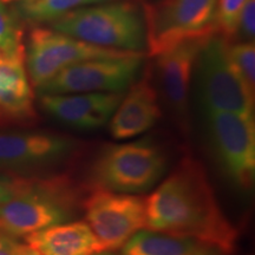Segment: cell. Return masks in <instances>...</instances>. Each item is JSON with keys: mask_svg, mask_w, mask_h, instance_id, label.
<instances>
[{"mask_svg": "<svg viewBox=\"0 0 255 255\" xmlns=\"http://www.w3.org/2000/svg\"><path fill=\"white\" fill-rule=\"evenodd\" d=\"M149 231L196 239L231 255L239 232L216 199L203 164L181 158L165 180L145 197Z\"/></svg>", "mask_w": 255, "mask_h": 255, "instance_id": "6da1fadb", "label": "cell"}, {"mask_svg": "<svg viewBox=\"0 0 255 255\" xmlns=\"http://www.w3.org/2000/svg\"><path fill=\"white\" fill-rule=\"evenodd\" d=\"M88 191L66 175L9 178L7 195L0 200V233L25 238L50 226L72 221L82 212Z\"/></svg>", "mask_w": 255, "mask_h": 255, "instance_id": "7a4b0ae2", "label": "cell"}, {"mask_svg": "<svg viewBox=\"0 0 255 255\" xmlns=\"http://www.w3.org/2000/svg\"><path fill=\"white\" fill-rule=\"evenodd\" d=\"M46 26L107 49L143 52L146 45L144 17L136 0L83 6Z\"/></svg>", "mask_w": 255, "mask_h": 255, "instance_id": "3957f363", "label": "cell"}, {"mask_svg": "<svg viewBox=\"0 0 255 255\" xmlns=\"http://www.w3.org/2000/svg\"><path fill=\"white\" fill-rule=\"evenodd\" d=\"M167 163L165 151L149 139L107 145L92 161L85 187L126 194L144 193L163 177Z\"/></svg>", "mask_w": 255, "mask_h": 255, "instance_id": "277c9868", "label": "cell"}, {"mask_svg": "<svg viewBox=\"0 0 255 255\" xmlns=\"http://www.w3.org/2000/svg\"><path fill=\"white\" fill-rule=\"evenodd\" d=\"M142 7L149 57L184 40L218 33L216 0H154L142 2Z\"/></svg>", "mask_w": 255, "mask_h": 255, "instance_id": "5b68a950", "label": "cell"}, {"mask_svg": "<svg viewBox=\"0 0 255 255\" xmlns=\"http://www.w3.org/2000/svg\"><path fill=\"white\" fill-rule=\"evenodd\" d=\"M228 43L210 34L196 59L200 98L206 111H229L254 117L255 95L248 90L228 55Z\"/></svg>", "mask_w": 255, "mask_h": 255, "instance_id": "8992f818", "label": "cell"}, {"mask_svg": "<svg viewBox=\"0 0 255 255\" xmlns=\"http://www.w3.org/2000/svg\"><path fill=\"white\" fill-rule=\"evenodd\" d=\"M131 51L107 49L60 33L49 26H32L25 44V66L33 88H39L63 69L90 59L122 58Z\"/></svg>", "mask_w": 255, "mask_h": 255, "instance_id": "52a82bcc", "label": "cell"}, {"mask_svg": "<svg viewBox=\"0 0 255 255\" xmlns=\"http://www.w3.org/2000/svg\"><path fill=\"white\" fill-rule=\"evenodd\" d=\"M82 212L103 252L121 250L146 228L145 197L139 195L92 188L83 200Z\"/></svg>", "mask_w": 255, "mask_h": 255, "instance_id": "ba28073f", "label": "cell"}, {"mask_svg": "<svg viewBox=\"0 0 255 255\" xmlns=\"http://www.w3.org/2000/svg\"><path fill=\"white\" fill-rule=\"evenodd\" d=\"M213 152L229 180L242 190L252 189L255 177L253 116L229 111H206Z\"/></svg>", "mask_w": 255, "mask_h": 255, "instance_id": "9c48e42d", "label": "cell"}, {"mask_svg": "<svg viewBox=\"0 0 255 255\" xmlns=\"http://www.w3.org/2000/svg\"><path fill=\"white\" fill-rule=\"evenodd\" d=\"M144 52L122 58L90 59L63 69L39 88L40 95L126 92L136 81Z\"/></svg>", "mask_w": 255, "mask_h": 255, "instance_id": "30bf717a", "label": "cell"}, {"mask_svg": "<svg viewBox=\"0 0 255 255\" xmlns=\"http://www.w3.org/2000/svg\"><path fill=\"white\" fill-rule=\"evenodd\" d=\"M81 142L51 132H0V169L25 173L71 163Z\"/></svg>", "mask_w": 255, "mask_h": 255, "instance_id": "8fae6325", "label": "cell"}, {"mask_svg": "<svg viewBox=\"0 0 255 255\" xmlns=\"http://www.w3.org/2000/svg\"><path fill=\"white\" fill-rule=\"evenodd\" d=\"M207 37L184 40L176 46L152 57L155 58L154 66H150L152 78L157 81L162 97L183 132H188L190 128V83L197 55Z\"/></svg>", "mask_w": 255, "mask_h": 255, "instance_id": "7c38bea8", "label": "cell"}, {"mask_svg": "<svg viewBox=\"0 0 255 255\" xmlns=\"http://www.w3.org/2000/svg\"><path fill=\"white\" fill-rule=\"evenodd\" d=\"M124 92L40 95L39 103L47 114L64 126L90 131L109 123Z\"/></svg>", "mask_w": 255, "mask_h": 255, "instance_id": "4fadbf2b", "label": "cell"}, {"mask_svg": "<svg viewBox=\"0 0 255 255\" xmlns=\"http://www.w3.org/2000/svg\"><path fill=\"white\" fill-rule=\"evenodd\" d=\"M162 117L158 90L151 69L124 92L121 103L109 121V130L115 139H129L150 130Z\"/></svg>", "mask_w": 255, "mask_h": 255, "instance_id": "5bb4252c", "label": "cell"}, {"mask_svg": "<svg viewBox=\"0 0 255 255\" xmlns=\"http://www.w3.org/2000/svg\"><path fill=\"white\" fill-rule=\"evenodd\" d=\"M37 120L25 57H0V126H28Z\"/></svg>", "mask_w": 255, "mask_h": 255, "instance_id": "9a60e30c", "label": "cell"}, {"mask_svg": "<svg viewBox=\"0 0 255 255\" xmlns=\"http://www.w3.org/2000/svg\"><path fill=\"white\" fill-rule=\"evenodd\" d=\"M25 242L41 255H94L103 252L95 233L85 221L50 226L26 235Z\"/></svg>", "mask_w": 255, "mask_h": 255, "instance_id": "2e32d148", "label": "cell"}, {"mask_svg": "<svg viewBox=\"0 0 255 255\" xmlns=\"http://www.w3.org/2000/svg\"><path fill=\"white\" fill-rule=\"evenodd\" d=\"M121 255H227L196 239L139 231L121 248Z\"/></svg>", "mask_w": 255, "mask_h": 255, "instance_id": "e0dca14e", "label": "cell"}, {"mask_svg": "<svg viewBox=\"0 0 255 255\" xmlns=\"http://www.w3.org/2000/svg\"><path fill=\"white\" fill-rule=\"evenodd\" d=\"M24 24L46 26L73 9L114 0H5Z\"/></svg>", "mask_w": 255, "mask_h": 255, "instance_id": "ac0fdd59", "label": "cell"}, {"mask_svg": "<svg viewBox=\"0 0 255 255\" xmlns=\"http://www.w3.org/2000/svg\"><path fill=\"white\" fill-rule=\"evenodd\" d=\"M24 23L5 0H0V51L5 57H25Z\"/></svg>", "mask_w": 255, "mask_h": 255, "instance_id": "d6986e66", "label": "cell"}, {"mask_svg": "<svg viewBox=\"0 0 255 255\" xmlns=\"http://www.w3.org/2000/svg\"><path fill=\"white\" fill-rule=\"evenodd\" d=\"M228 55L246 87L255 95V44L254 41L228 43Z\"/></svg>", "mask_w": 255, "mask_h": 255, "instance_id": "ffe728a7", "label": "cell"}, {"mask_svg": "<svg viewBox=\"0 0 255 255\" xmlns=\"http://www.w3.org/2000/svg\"><path fill=\"white\" fill-rule=\"evenodd\" d=\"M247 1L248 0H216V32L228 41H232L234 37L239 17Z\"/></svg>", "mask_w": 255, "mask_h": 255, "instance_id": "44dd1931", "label": "cell"}, {"mask_svg": "<svg viewBox=\"0 0 255 255\" xmlns=\"http://www.w3.org/2000/svg\"><path fill=\"white\" fill-rule=\"evenodd\" d=\"M255 33V0H248L239 17L237 30L231 43L254 41Z\"/></svg>", "mask_w": 255, "mask_h": 255, "instance_id": "7402d4cb", "label": "cell"}, {"mask_svg": "<svg viewBox=\"0 0 255 255\" xmlns=\"http://www.w3.org/2000/svg\"><path fill=\"white\" fill-rule=\"evenodd\" d=\"M20 244L15 238L0 233V255H15Z\"/></svg>", "mask_w": 255, "mask_h": 255, "instance_id": "603a6c76", "label": "cell"}, {"mask_svg": "<svg viewBox=\"0 0 255 255\" xmlns=\"http://www.w3.org/2000/svg\"><path fill=\"white\" fill-rule=\"evenodd\" d=\"M15 255H41L40 253H38L36 250L28 246V245H23L20 244V246L18 248V252Z\"/></svg>", "mask_w": 255, "mask_h": 255, "instance_id": "cb8c5ba5", "label": "cell"}, {"mask_svg": "<svg viewBox=\"0 0 255 255\" xmlns=\"http://www.w3.org/2000/svg\"><path fill=\"white\" fill-rule=\"evenodd\" d=\"M8 193V180L0 178V200H2Z\"/></svg>", "mask_w": 255, "mask_h": 255, "instance_id": "d4e9b609", "label": "cell"}, {"mask_svg": "<svg viewBox=\"0 0 255 255\" xmlns=\"http://www.w3.org/2000/svg\"><path fill=\"white\" fill-rule=\"evenodd\" d=\"M94 255H113V254H110V252H102V253H97Z\"/></svg>", "mask_w": 255, "mask_h": 255, "instance_id": "484cf974", "label": "cell"}, {"mask_svg": "<svg viewBox=\"0 0 255 255\" xmlns=\"http://www.w3.org/2000/svg\"><path fill=\"white\" fill-rule=\"evenodd\" d=\"M0 57H2V53H1V51H0Z\"/></svg>", "mask_w": 255, "mask_h": 255, "instance_id": "4316f807", "label": "cell"}]
</instances>
